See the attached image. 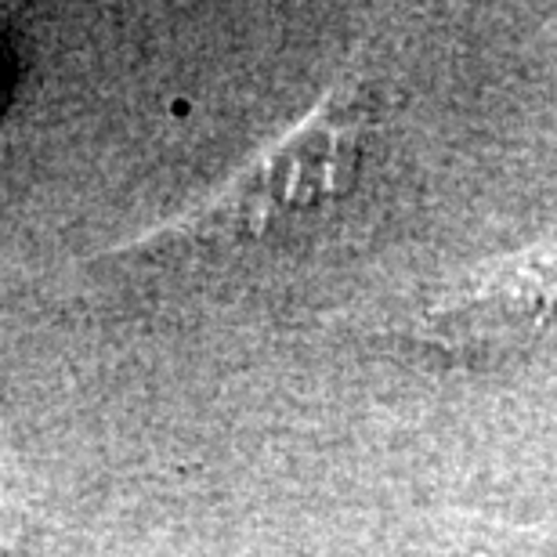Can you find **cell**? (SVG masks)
Masks as SVG:
<instances>
[{
  "mask_svg": "<svg viewBox=\"0 0 557 557\" xmlns=\"http://www.w3.org/2000/svg\"><path fill=\"white\" fill-rule=\"evenodd\" d=\"M362 149V102L351 87L333 91L294 135L250 163L225 193L188 214L182 232L225 239H269L294 232L355 182Z\"/></svg>",
  "mask_w": 557,
  "mask_h": 557,
  "instance_id": "cell-1",
  "label": "cell"
},
{
  "mask_svg": "<svg viewBox=\"0 0 557 557\" xmlns=\"http://www.w3.org/2000/svg\"><path fill=\"white\" fill-rule=\"evenodd\" d=\"M434 341L463 355H507L557 330V253H529L471 278L431 311Z\"/></svg>",
  "mask_w": 557,
  "mask_h": 557,
  "instance_id": "cell-2",
  "label": "cell"
},
{
  "mask_svg": "<svg viewBox=\"0 0 557 557\" xmlns=\"http://www.w3.org/2000/svg\"><path fill=\"white\" fill-rule=\"evenodd\" d=\"M0 557H26V521L0 496Z\"/></svg>",
  "mask_w": 557,
  "mask_h": 557,
  "instance_id": "cell-3",
  "label": "cell"
}]
</instances>
